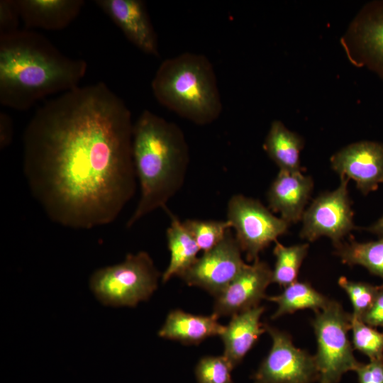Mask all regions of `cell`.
I'll use <instances>...</instances> for the list:
<instances>
[{
    "label": "cell",
    "mask_w": 383,
    "mask_h": 383,
    "mask_svg": "<svg viewBox=\"0 0 383 383\" xmlns=\"http://www.w3.org/2000/svg\"><path fill=\"white\" fill-rule=\"evenodd\" d=\"M131 113L104 82L47 101L23 135V171L52 222L89 230L113 222L137 187Z\"/></svg>",
    "instance_id": "1"
},
{
    "label": "cell",
    "mask_w": 383,
    "mask_h": 383,
    "mask_svg": "<svg viewBox=\"0 0 383 383\" xmlns=\"http://www.w3.org/2000/svg\"><path fill=\"white\" fill-rule=\"evenodd\" d=\"M87 70L82 59L70 57L44 35L18 30L0 35V103L18 111L40 99L79 87Z\"/></svg>",
    "instance_id": "2"
},
{
    "label": "cell",
    "mask_w": 383,
    "mask_h": 383,
    "mask_svg": "<svg viewBox=\"0 0 383 383\" xmlns=\"http://www.w3.org/2000/svg\"><path fill=\"white\" fill-rule=\"evenodd\" d=\"M132 153L140 194L127 228L154 211L167 209L184 184L190 158L180 127L149 110L133 123Z\"/></svg>",
    "instance_id": "3"
},
{
    "label": "cell",
    "mask_w": 383,
    "mask_h": 383,
    "mask_svg": "<svg viewBox=\"0 0 383 383\" xmlns=\"http://www.w3.org/2000/svg\"><path fill=\"white\" fill-rule=\"evenodd\" d=\"M151 89L162 106L196 125L210 124L222 112L213 65L201 54L184 52L164 60Z\"/></svg>",
    "instance_id": "4"
},
{
    "label": "cell",
    "mask_w": 383,
    "mask_h": 383,
    "mask_svg": "<svg viewBox=\"0 0 383 383\" xmlns=\"http://www.w3.org/2000/svg\"><path fill=\"white\" fill-rule=\"evenodd\" d=\"M160 272L149 254H128L118 264L100 268L91 274L89 287L106 306H135L148 300L157 288Z\"/></svg>",
    "instance_id": "5"
},
{
    "label": "cell",
    "mask_w": 383,
    "mask_h": 383,
    "mask_svg": "<svg viewBox=\"0 0 383 383\" xmlns=\"http://www.w3.org/2000/svg\"><path fill=\"white\" fill-rule=\"evenodd\" d=\"M311 325L317 343L313 356L318 382L338 383L344 374L355 371L360 363L348 338L351 314L345 312L339 302L330 300L323 309L316 312Z\"/></svg>",
    "instance_id": "6"
},
{
    "label": "cell",
    "mask_w": 383,
    "mask_h": 383,
    "mask_svg": "<svg viewBox=\"0 0 383 383\" xmlns=\"http://www.w3.org/2000/svg\"><path fill=\"white\" fill-rule=\"evenodd\" d=\"M227 221L242 252L248 261L259 259V254L272 242L288 231L290 225L274 216L260 201L243 194L232 196L227 206Z\"/></svg>",
    "instance_id": "7"
},
{
    "label": "cell",
    "mask_w": 383,
    "mask_h": 383,
    "mask_svg": "<svg viewBox=\"0 0 383 383\" xmlns=\"http://www.w3.org/2000/svg\"><path fill=\"white\" fill-rule=\"evenodd\" d=\"M348 181L347 178L340 177L337 189L321 193L305 210L301 218V238L313 242L326 236L335 248L346 235L357 228L353 222Z\"/></svg>",
    "instance_id": "8"
},
{
    "label": "cell",
    "mask_w": 383,
    "mask_h": 383,
    "mask_svg": "<svg viewBox=\"0 0 383 383\" xmlns=\"http://www.w3.org/2000/svg\"><path fill=\"white\" fill-rule=\"evenodd\" d=\"M272 347L252 376L253 383H313L318 373L313 355L296 348L284 331L265 324Z\"/></svg>",
    "instance_id": "9"
},
{
    "label": "cell",
    "mask_w": 383,
    "mask_h": 383,
    "mask_svg": "<svg viewBox=\"0 0 383 383\" xmlns=\"http://www.w3.org/2000/svg\"><path fill=\"white\" fill-rule=\"evenodd\" d=\"M341 43L352 64L383 81V0L370 1L360 9Z\"/></svg>",
    "instance_id": "10"
},
{
    "label": "cell",
    "mask_w": 383,
    "mask_h": 383,
    "mask_svg": "<svg viewBox=\"0 0 383 383\" xmlns=\"http://www.w3.org/2000/svg\"><path fill=\"white\" fill-rule=\"evenodd\" d=\"M231 229L213 248L204 252L181 277L188 285L217 296L239 274L245 263Z\"/></svg>",
    "instance_id": "11"
},
{
    "label": "cell",
    "mask_w": 383,
    "mask_h": 383,
    "mask_svg": "<svg viewBox=\"0 0 383 383\" xmlns=\"http://www.w3.org/2000/svg\"><path fill=\"white\" fill-rule=\"evenodd\" d=\"M332 169L340 177L353 179L364 195L383 184V143L362 140L351 143L331 157Z\"/></svg>",
    "instance_id": "12"
},
{
    "label": "cell",
    "mask_w": 383,
    "mask_h": 383,
    "mask_svg": "<svg viewBox=\"0 0 383 383\" xmlns=\"http://www.w3.org/2000/svg\"><path fill=\"white\" fill-rule=\"evenodd\" d=\"M272 270L260 259L246 264L239 274L217 296L213 313L218 318L233 316L259 306L266 299L265 291L272 282Z\"/></svg>",
    "instance_id": "13"
},
{
    "label": "cell",
    "mask_w": 383,
    "mask_h": 383,
    "mask_svg": "<svg viewBox=\"0 0 383 383\" xmlns=\"http://www.w3.org/2000/svg\"><path fill=\"white\" fill-rule=\"evenodd\" d=\"M95 4L143 52L159 57V44L145 4L141 0H95Z\"/></svg>",
    "instance_id": "14"
},
{
    "label": "cell",
    "mask_w": 383,
    "mask_h": 383,
    "mask_svg": "<svg viewBox=\"0 0 383 383\" xmlns=\"http://www.w3.org/2000/svg\"><path fill=\"white\" fill-rule=\"evenodd\" d=\"M313 188L310 176L279 170L267 193L269 208L289 224L301 220Z\"/></svg>",
    "instance_id": "15"
},
{
    "label": "cell",
    "mask_w": 383,
    "mask_h": 383,
    "mask_svg": "<svg viewBox=\"0 0 383 383\" xmlns=\"http://www.w3.org/2000/svg\"><path fill=\"white\" fill-rule=\"evenodd\" d=\"M21 20L27 30H59L67 28L79 14L83 0H16Z\"/></svg>",
    "instance_id": "16"
},
{
    "label": "cell",
    "mask_w": 383,
    "mask_h": 383,
    "mask_svg": "<svg viewBox=\"0 0 383 383\" xmlns=\"http://www.w3.org/2000/svg\"><path fill=\"white\" fill-rule=\"evenodd\" d=\"M265 311L260 305L235 313L220 335L223 345V355L233 368L241 362L266 329L260 322Z\"/></svg>",
    "instance_id": "17"
},
{
    "label": "cell",
    "mask_w": 383,
    "mask_h": 383,
    "mask_svg": "<svg viewBox=\"0 0 383 383\" xmlns=\"http://www.w3.org/2000/svg\"><path fill=\"white\" fill-rule=\"evenodd\" d=\"M218 318L213 313L201 316L174 310L169 313L158 335L184 344H198L209 337L221 335L225 326Z\"/></svg>",
    "instance_id": "18"
},
{
    "label": "cell",
    "mask_w": 383,
    "mask_h": 383,
    "mask_svg": "<svg viewBox=\"0 0 383 383\" xmlns=\"http://www.w3.org/2000/svg\"><path fill=\"white\" fill-rule=\"evenodd\" d=\"M170 224L166 231L170 260L162 275V282H167L173 277H182L194 264L200 249L191 233L175 215L167 208Z\"/></svg>",
    "instance_id": "19"
},
{
    "label": "cell",
    "mask_w": 383,
    "mask_h": 383,
    "mask_svg": "<svg viewBox=\"0 0 383 383\" xmlns=\"http://www.w3.org/2000/svg\"><path fill=\"white\" fill-rule=\"evenodd\" d=\"M304 140L278 120L273 121L265 137L263 148L279 170L301 172L300 152Z\"/></svg>",
    "instance_id": "20"
},
{
    "label": "cell",
    "mask_w": 383,
    "mask_h": 383,
    "mask_svg": "<svg viewBox=\"0 0 383 383\" xmlns=\"http://www.w3.org/2000/svg\"><path fill=\"white\" fill-rule=\"evenodd\" d=\"M267 299L278 306L272 316V319L306 309L317 312L330 301V299L316 291L309 282L298 281L285 287L281 294L267 296Z\"/></svg>",
    "instance_id": "21"
},
{
    "label": "cell",
    "mask_w": 383,
    "mask_h": 383,
    "mask_svg": "<svg viewBox=\"0 0 383 383\" xmlns=\"http://www.w3.org/2000/svg\"><path fill=\"white\" fill-rule=\"evenodd\" d=\"M335 254L349 266L360 265L383 279V237L377 240L359 243L353 239L335 247Z\"/></svg>",
    "instance_id": "22"
},
{
    "label": "cell",
    "mask_w": 383,
    "mask_h": 383,
    "mask_svg": "<svg viewBox=\"0 0 383 383\" xmlns=\"http://www.w3.org/2000/svg\"><path fill=\"white\" fill-rule=\"evenodd\" d=\"M274 243L273 254L276 260L272 282L285 287L297 281L299 269L308 252L309 244L285 246L277 240Z\"/></svg>",
    "instance_id": "23"
},
{
    "label": "cell",
    "mask_w": 383,
    "mask_h": 383,
    "mask_svg": "<svg viewBox=\"0 0 383 383\" xmlns=\"http://www.w3.org/2000/svg\"><path fill=\"white\" fill-rule=\"evenodd\" d=\"M200 250L207 252L216 246L231 229L226 221L187 219L183 221Z\"/></svg>",
    "instance_id": "24"
},
{
    "label": "cell",
    "mask_w": 383,
    "mask_h": 383,
    "mask_svg": "<svg viewBox=\"0 0 383 383\" xmlns=\"http://www.w3.org/2000/svg\"><path fill=\"white\" fill-rule=\"evenodd\" d=\"M352 345L370 360L383 359V333L351 313Z\"/></svg>",
    "instance_id": "25"
},
{
    "label": "cell",
    "mask_w": 383,
    "mask_h": 383,
    "mask_svg": "<svg viewBox=\"0 0 383 383\" xmlns=\"http://www.w3.org/2000/svg\"><path fill=\"white\" fill-rule=\"evenodd\" d=\"M338 283L346 292L350 300L353 308L352 315L362 320L372 305L379 286H374L367 282L349 280L345 277H340Z\"/></svg>",
    "instance_id": "26"
},
{
    "label": "cell",
    "mask_w": 383,
    "mask_h": 383,
    "mask_svg": "<svg viewBox=\"0 0 383 383\" xmlns=\"http://www.w3.org/2000/svg\"><path fill=\"white\" fill-rule=\"evenodd\" d=\"M233 368L223 356H206L201 358L195 368L197 383H233Z\"/></svg>",
    "instance_id": "27"
},
{
    "label": "cell",
    "mask_w": 383,
    "mask_h": 383,
    "mask_svg": "<svg viewBox=\"0 0 383 383\" xmlns=\"http://www.w3.org/2000/svg\"><path fill=\"white\" fill-rule=\"evenodd\" d=\"M21 19L16 0L0 1V35L18 30Z\"/></svg>",
    "instance_id": "28"
},
{
    "label": "cell",
    "mask_w": 383,
    "mask_h": 383,
    "mask_svg": "<svg viewBox=\"0 0 383 383\" xmlns=\"http://www.w3.org/2000/svg\"><path fill=\"white\" fill-rule=\"evenodd\" d=\"M358 383H383V359L360 362L355 371Z\"/></svg>",
    "instance_id": "29"
},
{
    "label": "cell",
    "mask_w": 383,
    "mask_h": 383,
    "mask_svg": "<svg viewBox=\"0 0 383 383\" xmlns=\"http://www.w3.org/2000/svg\"><path fill=\"white\" fill-rule=\"evenodd\" d=\"M362 321L372 327L383 328V284L379 286L376 298Z\"/></svg>",
    "instance_id": "30"
},
{
    "label": "cell",
    "mask_w": 383,
    "mask_h": 383,
    "mask_svg": "<svg viewBox=\"0 0 383 383\" xmlns=\"http://www.w3.org/2000/svg\"><path fill=\"white\" fill-rule=\"evenodd\" d=\"M13 135V122L4 112L0 113V148L4 150L12 142Z\"/></svg>",
    "instance_id": "31"
},
{
    "label": "cell",
    "mask_w": 383,
    "mask_h": 383,
    "mask_svg": "<svg viewBox=\"0 0 383 383\" xmlns=\"http://www.w3.org/2000/svg\"><path fill=\"white\" fill-rule=\"evenodd\" d=\"M364 229L378 235L379 238L383 237V215L373 224L368 227L364 228Z\"/></svg>",
    "instance_id": "32"
}]
</instances>
